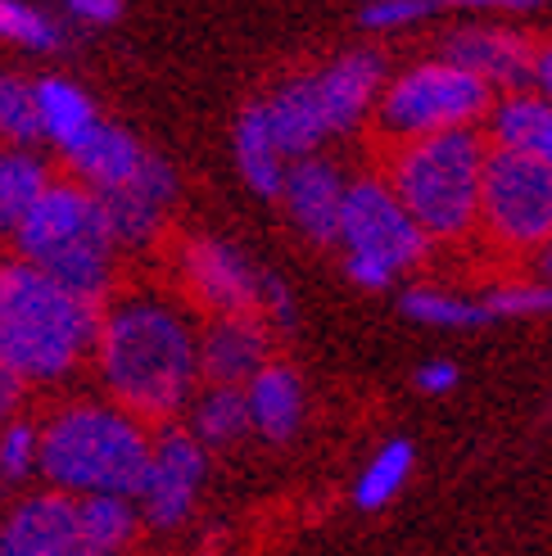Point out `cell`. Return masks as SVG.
Returning <instances> with one entry per match:
<instances>
[{"instance_id": "1", "label": "cell", "mask_w": 552, "mask_h": 556, "mask_svg": "<svg viewBox=\"0 0 552 556\" xmlns=\"http://www.w3.org/2000/svg\"><path fill=\"white\" fill-rule=\"evenodd\" d=\"M91 353L114 403L141 421L173 416L200 380V340L186 317L159 299H127L104 313Z\"/></svg>"}, {"instance_id": "2", "label": "cell", "mask_w": 552, "mask_h": 556, "mask_svg": "<svg viewBox=\"0 0 552 556\" xmlns=\"http://www.w3.org/2000/svg\"><path fill=\"white\" fill-rule=\"evenodd\" d=\"M100 299H87L27 258L0 263V357L27 380H60L91 353Z\"/></svg>"}, {"instance_id": "3", "label": "cell", "mask_w": 552, "mask_h": 556, "mask_svg": "<svg viewBox=\"0 0 552 556\" xmlns=\"http://www.w3.org/2000/svg\"><path fill=\"white\" fill-rule=\"evenodd\" d=\"M150 462L141 416L118 403H77L54 412L37 434L41 476L64 493H127L136 497Z\"/></svg>"}, {"instance_id": "4", "label": "cell", "mask_w": 552, "mask_h": 556, "mask_svg": "<svg viewBox=\"0 0 552 556\" xmlns=\"http://www.w3.org/2000/svg\"><path fill=\"white\" fill-rule=\"evenodd\" d=\"M10 236H14L18 258H27L33 267H41L46 276H54V281L77 294L104 299L109 286H114L118 240L109 231L100 194L91 186L46 181V190L27 204V213L14 222Z\"/></svg>"}, {"instance_id": "5", "label": "cell", "mask_w": 552, "mask_h": 556, "mask_svg": "<svg viewBox=\"0 0 552 556\" xmlns=\"http://www.w3.org/2000/svg\"><path fill=\"white\" fill-rule=\"evenodd\" d=\"M485 154L489 141L476 127H449L403 141L390 186L430 240H453L476 227Z\"/></svg>"}, {"instance_id": "6", "label": "cell", "mask_w": 552, "mask_h": 556, "mask_svg": "<svg viewBox=\"0 0 552 556\" xmlns=\"http://www.w3.org/2000/svg\"><path fill=\"white\" fill-rule=\"evenodd\" d=\"M493 104V91L476 73L457 68L453 60H435L422 68H407L380 91L376 118L394 141L412 136L449 131V127H476Z\"/></svg>"}, {"instance_id": "7", "label": "cell", "mask_w": 552, "mask_h": 556, "mask_svg": "<svg viewBox=\"0 0 552 556\" xmlns=\"http://www.w3.org/2000/svg\"><path fill=\"white\" fill-rule=\"evenodd\" d=\"M476 222L507 249H539L552 236V168L520 150L489 146Z\"/></svg>"}, {"instance_id": "8", "label": "cell", "mask_w": 552, "mask_h": 556, "mask_svg": "<svg viewBox=\"0 0 552 556\" xmlns=\"http://www.w3.org/2000/svg\"><path fill=\"white\" fill-rule=\"evenodd\" d=\"M336 240L349 249V254H372L380 263H390L394 271L417 267L430 249V236L417 227V217L403 208L394 186L376 181V177L353 181L344 190Z\"/></svg>"}, {"instance_id": "9", "label": "cell", "mask_w": 552, "mask_h": 556, "mask_svg": "<svg viewBox=\"0 0 552 556\" xmlns=\"http://www.w3.org/2000/svg\"><path fill=\"white\" fill-rule=\"evenodd\" d=\"M204 443L186 430H163L150 443V462L141 489H136V507H141V520L150 530H177V525L190 516L204 484Z\"/></svg>"}, {"instance_id": "10", "label": "cell", "mask_w": 552, "mask_h": 556, "mask_svg": "<svg viewBox=\"0 0 552 556\" xmlns=\"http://www.w3.org/2000/svg\"><path fill=\"white\" fill-rule=\"evenodd\" d=\"M96 194H100L104 222H109V231H114L118 249H141L154 240L163 208L177 200V173L159 154H146L141 168H136L123 186H109Z\"/></svg>"}, {"instance_id": "11", "label": "cell", "mask_w": 552, "mask_h": 556, "mask_svg": "<svg viewBox=\"0 0 552 556\" xmlns=\"http://www.w3.org/2000/svg\"><path fill=\"white\" fill-rule=\"evenodd\" d=\"M0 556H81L77 493H41L27 497L0 525Z\"/></svg>"}, {"instance_id": "12", "label": "cell", "mask_w": 552, "mask_h": 556, "mask_svg": "<svg viewBox=\"0 0 552 556\" xmlns=\"http://www.w3.org/2000/svg\"><path fill=\"white\" fill-rule=\"evenodd\" d=\"M186 286L213 313H250L259 303V276L231 244L223 240H190L181 249Z\"/></svg>"}, {"instance_id": "13", "label": "cell", "mask_w": 552, "mask_h": 556, "mask_svg": "<svg viewBox=\"0 0 552 556\" xmlns=\"http://www.w3.org/2000/svg\"><path fill=\"white\" fill-rule=\"evenodd\" d=\"M444 60L476 73L489 91H520L535 73V46L503 27H462L449 37Z\"/></svg>"}, {"instance_id": "14", "label": "cell", "mask_w": 552, "mask_h": 556, "mask_svg": "<svg viewBox=\"0 0 552 556\" xmlns=\"http://www.w3.org/2000/svg\"><path fill=\"white\" fill-rule=\"evenodd\" d=\"M344 177L336 163H326L317 154H299L290 168H286V181H281V200L294 217V227L303 236H313L322 244L336 240L340 231V204H344Z\"/></svg>"}, {"instance_id": "15", "label": "cell", "mask_w": 552, "mask_h": 556, "mask_svg": "<svg viewBox=\"0 0 552 556\" xmlns=\"http://www.w3.org/2000/svg\"><path fill=\"white\" fill-rule=\"evenodd\" d=\"M380 77H385V64H380V54H372V50L340 54L336 64L313 77L317 104H322V118H326L330 136L353 131L372 114V104L380 96Z\"/></svg>"}, {"instance_id": "16", "label": "cell", "mask_w": 552, "mask_h": 556, "mask_svg": "<svg viewBox=\"0 0 552 556\" xmlns=\"http://www.w3.org/2000/svg\"><path fill=\"white\" fill-rule=\"evenodd\" d=\"M267 363V326L250 313H217L200 340V376L209 384H244Z\"/></svg>"}, {"instance_id": "17", "label": "cell", "mask_w": 552, "mask_h": 556, "mask_svg": "<svg viewBox=\"0 0 552 556\" xmlns=\"http://www.w3.org/2000/svg\"><path fill=\"white\" fill-rule=\"evenodd\" d=\"M244 407H250V430H259L267 443H286L303 421V384L286 363H263L244 380Z\"/></svg>"}, {"instance_id": "18", "label": "cell", "mask_w": 552, "mask_h": 556, "mask_svg": "<svg viewBox=\"0 0 552 556\" xmlns=\"http://www.w3.org/2000/svg\"><path fill=\"white\" fill-rule=\"evenodd\" d=\"M141 141L136 136H127L123 127H109V123H96L81 141L68 150V163L81 186L91 190H109V186H123L136 168H141Z\"/></svg>"}, {"instance_id": "19", "label": "cell", "mask_w": 552, "mask_h": 556, "mask_svg": "<svg viewBox=\"0 0 552 556\" xmlns=\"http://www.w3.org/2000/svg\"><path fill=\"white\" fill-rule=\"evenodd\" d=\"M489 136L493 146H507V150H520L539 163L552 168V104L535 91H507L499 104H489Z\"/></svg>"}, {"instance_id": "20", "label": "cell", "mask_w": 552, "mask_h": 556, "mask_svg": "<svg viewBox=\"0 0 552 556\" xmlns=\"http://www.w3.org/2000/svg\"><path fill=\"white\" fill-rule=\"evenodd\" d=\"M267 127L276 136L286 159H299V154H313L322 141H326V118H322V104H317V87L313 77H299V81H286L267 104Z\"/></svg>"}, {"instance_id": "21", "label": "cell", "mask_w": 552, "mask_h": 556, "mask_svg": "<svg viewBox=\"0 0 552 556\" xmlns=\"http://www.w3.org/2000/svg\"><path fill=\"white\" fill-rule=\"evenodd\" d=\"M77 525H81V556H109L131 547L136 530H141V507L127 493H81Z\"/></svg>"}, {"instance_id": "22", "label": "cell", "mask_w": 552, "mask_h": 556, "mask_svg": "<svg viewBox=\"0 0 552 556\" xmlns=\"http://www.w3.org/2000/svg\"><path fill=\"white\" fill-rule=\"evenodd\" d=\"M33 91H37V109H41V136L60 146L64 154L100 123L91 96L64 77H41V81H33Z\"/></svg>"}, {"instance_id": "23", "label": "cell", "mask_w": 552, "mask_h": 556, "mask_svg": "<svg viewBox=\"0 0 552 556\" xmlns=\"http://www.w3.org/2000/svg\"><path fill=\"white\" fill-rule=\"evenodd\" d=\"M236 159H240V173L250 181V190L259 194H281V181H286V154L276 146V136L267 127V109L263 104H250L240 114V127H236Z\"/></svg>"}, {"instance_id": "24", "label": "cell", "mask_w": 552, "mask_h": 556, "mask_svg": "<svg viewBox=\"0 0 552 556\" xmlns=\"http://www.w3.org/2000/svg\"><path fill=\"white\" fill-rule=\"evenodd\" d=\"M204 448H231L236 439L250 434V407H244L240 384H209V394L196 403V421H190Z\"/></svg>"}, {"instance_id": "25", "label": "cell", "mask_w": 552, "mask_h": 556, "mask_svg": "<svg viewBox=\"0 0 552 556\" xmlns=\"http://www.w3.org/2000/svg\"><path fill=\"white\" fill-rule=\"evenodd\" d=\"M46 168L27 150H0V236L14 231V222L27 213V204L46 190Z\"/></svg>"}, {"instance_id": "26", "label": "cell", "mask_w": 552, "mask_h": 556, "mask_svg": "<svg viewBox=\"0 0 552 556\" xmlns=\"http://www.w3.org/2000/svg\"><path fill=\"white\" fill-rule=\"evenodd\" d=\"M407 476H412V443H407V439H390V443H385V448L367 462L363 476H357L353 503L363 507V511H380V507L407 484Z\"/></svg>"}, {"instance_id": "27", "label": "cell", "mask_w": 552, "mask_h": 556, "mask_svg": "<svg viewBox=\"0 0 552 556\" xmlns=\"http://www.w3.org/2000/svg\"><path fill=\"white\" fill-rule=\"evenodd\" d=\"M403 313L422 326H439V330H472L493 321L485 299H462V294H444V290H407L403 294Z\"/></svg>"}, {"instance_id": "28", "label": "cell", "mask_w": 552, "mask_h": 556, "mask_svg": "<svg viewBox=\"0 0 552 556\" xmlns=\"http://www.w3.org/2000/svg\"><path fill=\"white\" fill-rule=\"evenodd\" d=\"M0 136L14 146H37L41 141V109L33 81L14 73H0Z\"/></svg>"}, {"instance_id": "29", "label": "cell", "mask_w": 552, "mask_h": 556, "mask_svg": "<svg viewBox=\"0 0 552 556\" xmlns=\"http://www.w3.org/2000/svg\"><path fill=\"white\" fill-rule=\"evenodd\" d=\"M0 41H14L27 50H54L64 41V27L46 10L27 5V0H0Z\"/></svg>"}, {"instance_id": "30", "label": "cell", "mask_w": 552, "mask_h": 556, "mask_svg": "<svg viewBox=\"0 0 552 556\" xmlns=\"http://www.w3.org/2000/svg\"><path fill=\"white\" fill-rule=\"evenodd\" d=\"M37 470V430L27 421H5L0 426V480H27Z\"/></svg>"}, {"instance_id": "31", "label": "cell", "mask_w": 552, "mask_h": 556, "mask_svg": "<svg viewBox=\"0 0 552 556\" xmlns=\"http://www.w3.org/2000/svg\"><path fill=\"white\" fill-rule=\"evenodd\" d=\"M439 10V0H363V27L390 33V27H407Z\"/></svg>"}, {"instance_id": "32", "label": "cell", "mask_w": 552, "mask_h": 556, "mask_svg": "<svg viewBox=\"0 0 552 556\" xmlns=\"http://www.w3.org/2000/svg\"><path fill=\"white\" fill-rule=\"evenodd\" d=\"M259 303L272 313V321L281 326V330H294V321H299V308H294V299H290V290L276 281V276H259Z\"/></svg>"}, {"instance_id": "33", "label": "cell", "mask_w": 552, "mask_h": 556, "mask_svg": "<svg viewBox=\"0 0 552 556\" xmlns=\"http://www.w3.org/2000/svg\"><path fill=\"white\" fill-rule=\"evenodd\" d=\"M349 281L353 286H363V290H385V286H390L394 281V267L390 263H380V258H372V254H349Z\"/></svg>"}, {"instance_id": "34", "label": "cell", "mask_w": 552, "mask_h": 556, "mask_svg": "<svg viewBox=\"0 0 552 556\" xmlns=\"http://www.w3.org/2000/svg\"><path fill=\"white\" fill-rule=\"evenodd\" d=\"M453 384H457V367L444 363V357H435V363H426L417 371V389H422V394H449Z\"/></svg>"}, {"instance_id": "35", "label": "cell", "mask_w": 552, "mask_h": 556, "mask_svg": "<svg viewBox=\"0 0 552 556\" xmlns=\"http://www.w3.org/2000/svg\"><path fill=\"white\" fill-rule=\"evenodd\" d=\"M64 5L81 23H114L123 14V0H64Z\"/></svg>"}, {"instance_id": "36", "label": "cell", "mask_w": 552, "mask_h": 556, "mask_svg": "<svg viewBox=\"0 0 552 556\" xmlns=\"http://www.w3.org/2000/svg\"><path fill=\"white\" fill-rule=\"evenodd\" d=\"M18 399H23V376L0 357V426L14 416V407H18Z\"/></svg>"}, {"instance_id": "37", "label": "cell", "mask_w": 552, "mask_h": 556, "mask_svg": "<svg viewBox=\"0 0 552 556\" xmlns=\"http://www.w3.org/2000/svg\"><path fill=\"white\" fill-rule=\"evenodd\" d=\"M539 0H439V10H535Z\"/></svg>"}, {"instance_id": "38", "label": "cell", "mask_w": 552, "mask_h": 556, "mask_svg": "<svg viewBox=\"0 0 552 556\" xmlns=\"http://www.w3.org/2000/svg\"><path fill=\"white\" fill-rule=\"evenodd\" d=\"M530 81L539 87V96L552 104V46L535 50V73H530Z\"/></svg>"}, {"instance_id": "39", "label": "cell", "mask_w": 552, "mask_h": 556, "mask_svg": "<svg viewBox=\"0 0 552 556\" xmlns=\"http://www.w3.org/2000/svg\"><path fill=\"white\" fill-rule=\"evenodd\" d=\"M539 276H543V281H552V236L539 244Z\"/></svg>"}]
</instances>
